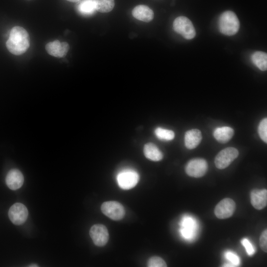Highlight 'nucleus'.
I'll use <instances>...</instances> for the list:
<instances>
[{"label": "nucleus", "mask_w": 267, "mask_h": 267, "mask_svg": "<svg viewBox=\"0 0 267 267\" xmlns=\"http://www.w3.org/2000/svg\"><path fill=\"white\" fill-rule=\"evenodd\" d=\"M30 37L23 27L16 26L12 28L6 46L12 54L19 55L25 53L30 46Z\"/></svg>", "instance_id": "1"}, {"label": "nucleus", "mask_w": 267, "mask_h": 267, "mask_svg": "<svg viewBox=\"0 0 267 267\" xmlns=\"http://www.w3.org/2000/svg\"><path fill=\"white\" fill-rule=\"evenodd\" d=\"M218 28L222 34L233 36L238 32L240 22L235 13L231 11H226L219 17Z\"/></svg>", "instance_id": "2"}, {"label": "nucleus", "mask_w": 267, "mask_h": 267, "mask_svg": "<svg viewBox=\"0 0 267 267\" xmlns=\"http://www.w3.org/2000/svg\"><path fill=\"white\" fill-rule=\"evenodd\" d=\"M173 28L176 32L187 40L192 39L195 36L196 32L194 26L186 17H177L173 22Z\"/></svg>", "instance_id": "3"}, {"label": "nucleus", "mask_w": 267, "mask_h": 267, "mask_svg": "<svg viewBox=\"0 0 267 267\" xmlns=\"http://www.w3.org/2000/svg\"><path fill=\"white\" fill-rule=\"evenodd\" d=\"M139 175L134 170H124L120 172L117 176V183L120 188L125 190L134 187L139 180Z\"/></svg>", "instance_id": "4"}, {"label": "nucleus", "mask_w": 267, "mask_h": 267, "mask_svg": "<svg viewBox=\"0 0 267 267\" xmlns=\"http://www.w3.org/2000/svg\"><path fill=\"white\" fill-rule=\"evenodd\" d=\"M101 210L105 216L114 221L121 220L125 215L124 207L117 201L104 202L101 205Z\"/></svg>", "instance_id": "5"}, {"label": "nucleus", "mask_w": 267, "mask_h": 267, "mask_svg": "<svg viewBox=\"0 0 267 267\" xmlns=\"http://www.w3.org/2000/svg\"><path fill=\"white\" fill-rule=\"evenodd\" d=\"M239 155L237 149L234 147H227L221 150L216 156L215 164L219 169L227 167Z\"/></svg>", "instance_id": "6"}, {"label": "nucleus", "mask_w": 267, "mask_h": 267, "mask_svg": "<svg viewBox=\"0 0 267 267\" xmlns=\"http://www.w3.org/2000/svg\"><path fill=\"white\" fill-rule=\"evenodd\" d=\"M208 170L207 161L202 158L193 159L187 163L185 171L191 177L200 178L205 175Z\"/></svg>", "instance_id": "7"}, {"label": "nucleus", "mask_w": 267, "mask_h": 267, "mask_svg": "<svg viewBox=\"0 0 267 267\" xmlns=\"http://www.w3.org/2000/svg\"><path fill=\"white\" fill-rule=\"evenodd\" d=\"M8 214L9 219L13 224L20 225L26 221L28 211L24 204L16 203L11 206Z\"/></svg>", "instance_id": "8"}, {"label": "nucleus", "mask_w": 267, "mask_h": 267, "mask_svg": "<svg viewBox=\"0 0 267 267\" xmlns=\"http://www.w3.org/2000/svg\"><path fill=\"white\" fill-rule=\"evenodd\" d=\"M89 235L94 244L99 247L104 246L109 239V232L103 224H96L92 225L89 230Z\"/></svg>", "instance_id": "9"}, {"label": "nucleus", "mask_w": 267, "mask_h": 267, "mask_svg": "<svg viewBox=\"0 0 267 267\" xmlns=\"http://www.w3.org/2000/svg\"><path fill=\"white\" fill-rule=\"evenodd\" d=\"M235 207V203L232 199L226 198L221 200L216 205L214 213L219 219H227L233 215Z\"/></svg>", "instance_id": "10"}, {"label": "nucleus", "mask_w": 267, "mask_h": 267, "mask_svg": "<svg viewBox=\"0 0 267 267\" xmlns=\"http://www.w3.org/2000/svg\"><path fill=\"white\" fill-rule=\"evenodd\" d=\"M69 48V45L67 43L60 42L58 40L49 42L45 45V49L47 53L58 58L65 56Z\"/></svg>", "instance_id": "11"}, {"label": "nucleus", "mask_w": 267, "mask_h": 267, "mask_svg": "<svg viewBox=\"0 0 267 267\" xmlns=\"http://www.w3.org/2000/svg\"><path fill=\"white\" fill-rule=\"evenodd\" d=\"M23 176L22 173L18 169L10 170L6 176V184L11 190L19 189L23 185Z\"/></svg>", "instance_id": "12"}, {"label": "nucleus", "mask_w": 267, "mask_h": 267, "mask_svg": "<svg viewBox=\"0 0 267 267\" xmlns=\"http://www.w3.org/2000/svg\"><path fill=\"white\" fill-rule=\"evenodd\" d=\"M251 203L257 210L264 209L267 204V190L266 189L252 190L250 193Z\"/></svg>", "instance_id": "13"}, {"label": "nucleus", "mask_w": 267, "mask_h": 267, "mask_svg": "<svg viewBox=\"0 0 267 267\" xmlns=\"http://www.w3.org/2000/svg\"><path fill=\"white\" fill-rule=\"evenodd\" d=\"M133 16L137 20L148 22L154 17V12L151 9L145 5L136 6L132 11Z\"/></svg>", "instance_id": "14"}, {"label": "nucleus", "mask_w": 267, "mask_h": 267, "mask_svg": "<svg viewBox=\"0 0 267 267\" xmlns=\"http://www.w3.org/2000/svg\"><path fill=\"white\" fill-rule=\"evenodd\" d=\"M202 138L200 130L192 129L187 131L184 135V143L186 147L189 149L195 148L200 143Z\"/></svg>", "instance_id": "15"}, {"label": "nucleus", "mask_w": 267, "mask_h": 267, "mask_svg": "<svg viewBox=\"0 0 267 267\" xmlns=\"http://www.w3.org/2000/svg\"><path fill=\"white\" fill-rule=\"evenodd\" d=\"M145 156L153 161H159L163 159V155L157 146L153 143H146L143 148Z\"/></svg>", "instance_id": "16"}, {"label": "nucleus", "mask_w": 267, "mask_h": 267, "mask_svg": "<svg viewBox=\"0 0 267 267\" xmlns=\"http://www.w3.org/2000/svg\"><path fill=\"white\" fill-rule=\"evenodd\" d=\"M234 134L233 130L229 127H222L216 128L213 133L214 137L220 142L224 143L228 142Z\"/></svg>", "instance_id": "17"}, {"label": "nucleus", "mask_w": 267, "mask_h": 267, "mask_svg": "<svg viewBox=\"0 0 267 267\" xmlns=\"http://www.w3.org/2000/svg\"><path fill=\"white\" fill-rule=\"evenodd\" d=\"M78 11L82 15L89 16L96 10L94 0H82L77 5Z\"/></svg>", "instance_id": "18"}, {"label": "nucleus", "mask_w": 267, "mask_h": 267, "mask_svg": "<svg viewBox=\"0 0 267 267\" xmlns=\"http://www.w3.org/2000/svg\"><path fill=\"white\" fill-rule=\"evenodd\" d=\"M253 63L260 70L266 71L267 69V54L266 52L257 51L253 53L251 57Z\"/></svg>", "instance_id": "19"}, {"label": "nucleus", "mask_w": 267, "mask_h": 267, "mask_svg": "<svg viewBox=\"0 0 267 267\" xmlns=\"http://www.w3.org/2000/svg\"><path fill=\"white\" fill-rule=\"evenodd\" d=\"M96 10L102 13L111 11L114 7V0H94Z\"/></svg>", "instance_id": "20"}, {"label": "nucleus", "mask_w": 267, "mask_h": 267, "mask_svg": "<svg viewBox=\"0 0 267 267\" xmlns=\"http://www.w3.org/2000/svg\"><path fill=\"white\" fill-rule=\"evenodd\" d=\"M155 134L160 139L165 140H171L174 138V132L170 130L157 128L155 130Z\"/></svg>", "instance_id": "21"}, {"label": "nucleus", "mask_w": 267, "mask_h": 267, "mask_svg": "<svg viewBox=\"0 0 267 267\" xmlns=\"http://www.w3.org/2000/svg\"><path fill=\"white\" fill-rule=\"evenodd\" d=\"M258 133L260 138L266 143L267 142V119H263L258 127Z\"/></svg>", "instance_id": "22"}, {"label": "nucleus", "mask_w": 267, "mask_h": 267, "mask_svg": "<svg viewBox=\"0 0 267 267\" xmlns=\"http://www.w3.org/2000/svg\"><path fill=\"white\" fill-rule=\"evenodd\" d=\"M167 266L165 261L157 256L150 258L147 262V267H166Z\"/></svg>", "instance_id": "23"}, {"label": "nucleus", "mask_w": 267, "mask_h": 267, "mask_svg": "<svg viewBox=\"0 0 267 267\" xmlns=\"http://www.w3.org/2000/svg\"><path fill=\"white\" fill-rule=\"evenodd\" d=\"M241 243L245 247L248 255L250 256H253L255 253V249L250 242L247 238H245L242 239Z\"/></svg>", "instance_id": "24"}, {"label": "nucleus", "mask_w": 267, "mask_h": 267, "mask_svg": "<svg viewBox=\"0 0 267 267\" xmlns=\"http://www.w3.org/2000/svg\"><path fill=\"white\" fill-rule=\"evenodd\" d=\"M260 245L262 250L267 252V230H264L260 237Z\"/></svg>", "instance_id": "25"}, {"label": "nucleus", "mask_w": 267, "mask_h": 267, "mask_svg": "<svg viewBox=\"0 0 267 267\" xmlns=\"http://www.w3.org/2000/svg\"><path fill=\"white\" fill-rule=\"evenodd\" d=\"M225 256L226 258L235 267L238 266L239 264V259L238 257L234 253L228 251L225 253Z\"/></svg>", "instance_id": "26"}, {"label": "nucleus", "mask_w": 267, "mask_h": 267, "mask_svg": "<svg viewBox=\"0 0 267 267\" xmlns=\"http://www.w3.org/2000/svg\"><path fill=\"white\" fill-rule=\"evenodd\" d=\"M69 1H70V2H79L81 0H67Z\"/></svg>", "instance_id": "27"}, {"label": "nucleus", "mask_w": 267, "mask_h": 267, "mask_svg": "<svg viewBox=\"0 0 267 267\" xmlns=\"http://www.w3.org/2000/svg\"><path fill=\"white\" fill-rule=\"evenodd\" d=\"M29 267H38V266L37 265H36V264H32V265H30V266H29Z\"/></svg>", "instance_id": "28"}]
</instances>
